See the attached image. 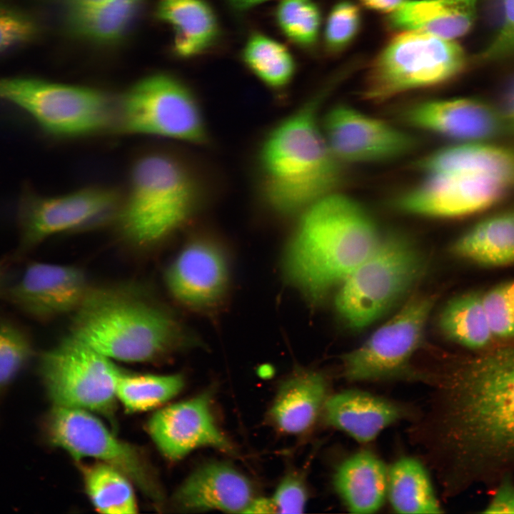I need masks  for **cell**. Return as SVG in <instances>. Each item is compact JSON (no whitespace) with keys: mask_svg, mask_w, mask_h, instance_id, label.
Segmentation results:
<instances>
[{"mask_svg":"<svg viewBox=\"0 0 514 514\" xmlns=\"http://www.w3.org/2000/svg\"><path fill=\"white\" fill-rule=\"evenodd\" d=\"M418 167L424 174L476 171L514 185V152L489 145L465 143L440 148L422 159Z\"/></svg>","mask_w":514,"mask_h":514,"instance_id":"cell-28","label":"cell"},{"mask_svg":"<svg viewBox=\"0 0 514 514\" xmlns=\"http://www.w3.org/2000/svg\"><path fill=\"white\" fill-rule=\"evenodd\" d=\"M249 480L223 463H208L196 470L174 496L181 508L244 513L254 498Z\"/></svg>","mask_w":514,"mask_h":514,"instance_id":"cell-20","label":"cell"},{"mask_svg":"<svg viewBox=\"0 0 514 514\" xmlns=\"http://www.w3.org/2000/svg\"><path fill=\"white\" fill-rule=\"evenodd\" d=\"M387 495L399 513L442 512L425 468L412 457L400 458L388 470Z\"/></svg>","mask_w":514,"mask_h":514,"instance_id":"cell-29","label":"cell"},{"mask_svg":"<svg viewBox=\"0 0 514 514\" xmlns=\"http://www.w3.org/2000/svg\"><path fill=\"white\" fill-rule=\"evenodd\" d=\"M441 333L450 341L469 348H478L493 337L482 296L470 293L446 303L438 319Z\"/></svg>","mask_w":514,"mask_h":514,"instance_id":"cell-30","label":"cell"},{"mask_svg":"<svg viewBox=\"0 0 514 514\" xmlns=\"http://www.w3.org/2000/svg\"><path fill=\"white\" fill-rule=\"evenodd\" d=\"M231 3L238 9H248L263 3L268 0H229Z\"/></svg>","mask_w":514,"mask_h":514,"instance_id":"cell-47","label":"cell"},{"mask_svg":"<svg viewBox=\"0 0 514 514\" xmlns=\"http://www.w3.org/2000/svg\"><path fill=\"white\" fill-rule=\"evenodd\" d=\"M34 354L29 333L16 323L0 318V402Z\"/></svg>","mask_w":514,"mask_h":514,"instance_id":"cell-34","label":"cell"},{"mask_svg":"<svg viewBox=\"0 0 514 514\" xmlns=\"http://www.w3.org/2000/svg\"><path fill=\"white\" fill-rule=\"evenodd\" d=\"M123 131L201 144L208 139L204 118L193 94L165 75L147 76L133 84L120 104Z\"/></svg>","mask_w":514,"mask_h":514,"instance_id":"cell-10","label":"cell"},{"mask_svg":"<svg viewBox=\"0 0 514 514\" xmlns=\"http://www.w3.org/2000/svg\"><path fill=\"white\" fill-rule=\"evenodd\" d=\"M243 58L253 73L273 89L286 86L294 74L295 64L289 51L263 34L250 37L244 47Z\"/></svg>","mask_w":514,"mask_h":514,"instance_id":"cell-33","label":"cell"},{"mask_svg":"<svg viewBox=\"0 0 514 514\" xmlns=\"http://www.w3.org/2000/svg\"><path fill=\"white\" fill-rule=\"evenodd\" d=\"M450 251L483 266L514 263V211L479 222L453 243Z\"/></svg>","mask_w":514,"mask_h":514,"instance_id":"cell-27","label":"cell"},{"mask_svg":"<svg viewBox=\"0 0 514 514\" xmlns=\"http://www.w3.org/2000/svg\"><path fill=\"white\" fill-rule=\"evenodd\" d=\"M121 201L114 189L103 186L51 197L24 189L18 206L19 241L11 255L13 262L23 261L50 236L115 219Z\"/></svg>","mask_w":514,"mask_h":514,"instance_id":"cell-11","label":"cell"},{"mask_svg":"<svg viewBox=\"0 0 514 514\" xmlns=\"http://www.w3.org/2000/svg\"><path fill=\"white\" fill-rule=\"evenodd\" d=\"M486 513H514V485L505 483L497 490Z\"/></svg>","mask_w":514,"mask_h":514,"instance_id":"cell-41","label":"cell"},{"mask_svg":"<svg viewBox=\"0 0 514 514\" xmlns=\"http://www.w3.org/2000/svg\"><path fill=\"white\" fill-rule=\"evenodd\" d=\"M395 201L400 211L429 218H457L496 203L510 186L496 176L470 170L425 174Z\"/></svg>","mask_w":514,"mask_h":514,"instance_id":"cell-14","label":"cell"},{"mask_svg":"<svg viewBox=\"0 0 514 514\" xmlns=\"http://www.w3.org/2000/svg\"><path fill=\"white\" fill-rule=\"evenodd\" d=\"M109 0H61L64 9L82 6L89 4L99 3Z\"/></svg>","mask_w":514,"mask_h":514,"instance_id":"cell-46","label":"cell"},{"mask_svg":"<svg viewBox=\"0 0 514 514\" xmlns=\"http://www.w3.org/2000/svg\"><path fill=\"white\" fill-rule=\"evenodd\" d=\"M183 379L178 374L133 375L121 371L116 395L125 408L131 412L149 410L176 395L183 388Z\"/></svg>","mask_w":514,"mask_h":514,"instance_id":"cell-32","label":"cell"},{"mask_svg":"<svg viewBox=\"0 0 514 514\" xmlns=\"http://www.w3.org/2000/svg\"><path fill=\"white\" fill-rule=\"evenodd\" d=\"M359 8L349 1H341L331 9L326 21L325 41L331 51L346 47L358 34L361 26Z\"/></svg>","mask_w":514,"mask_h":514,"instance_id":"cell-37","label":"cell"},{"mask_svg":"<svg viewBox=\"0 0 514 514\" xmlns=\"http://www.w3.org/2000/svg\"><path fill=\"white\" fill-rule=\"evenodd\" d=\"M244 513H273L277 512L271 498H253Z\"/></svg>","mask_w":514,"mask_h":514,"instance_id":"cell-43","label":"cell"},{"mask_svg":"<svg viewBox=\"0 0 514 514\" xmlns=\"http://www.w3.org/2000/svg\"><path fill=\"white\" fill-rule=\"evenodd\" d=\"M45 424L52 445L64 449L75 459L94 458L116 468L149 498L161 500L159 485L142 454L117 438L91 412L54 405Z\"/></svg>","mask_w":514,"mask_h":514,"instance_id":"cell-13","label":"cell"},{"mask_svg":"<svg viewBox=\"0 0 514 514\" xmlns=\"http://www.w3.org/2000/svg\"><path fill=\"white\" fill-rule=\"evenodd\" d=\"M90 288L79 268L33 261L14 284L0 289V298L28 317L46 322L74 313Z\"/></svg>","mask_w":514,"mask_h":514,"instance_id":"cell-17","label":"cell"},{"mask_svg":"<svg viewBox=\"0 0 514 514\" xmlns=\"http://www.w3.org/2000/svg\"><path fill=\"white\" fill-rule=\"evenodd\" d=\"M281 29L292 41L301 45L313 44L318 36L321 15L311 0H282L276 11Z\"/></svg>","mask_w":514,"mask_h":514,"instance_id":"cell-35","label":"cell"},{"mask_svg":"<svg viewBox=\"0 0 514 514\" xmlns=\"http://www.w3.org/2000/svg\"><path fill=\"white\" fill-rule=\"evenodd\" d=\"M383 235L355 200L332 192L302 212L283 258L286 278L320 303L376 248Z\"/></svg>","mask_w":514,"mask_h":514,"instance_id":"cell-2","label":"cell"},{"mask_svg":"<svg viewBox=\"0 0 514 514\" xmlns=\"http://www.w3.org/2000/svg\"><path fill=\"white\" fill-rule=\"evenodd\" d=\"M404 118L417 128L463 141L490 138L502 125L492 109L472 99L423 101L407 109Z\"/></svg>","mask_w":514,"mask_h":514,"instance_id":"cell-19","label":"cell"},{"mask_svg":"<svg viewBox=\"0 0 514 514\" xmlns=\"http://www.w3.org/2000/svg\"><path fill=\"white\" fill-rule=\"evenodd\" d=\"M156 16L173 32V50L191 57L207 49L218 34L213 11L203 0H159Z\"/></svg>","mask_w":514,"mask_h":514,"instance_id":"cell-25","label":"cell"},{"mask_svg":"<svg viewBox=\"0 0 514 514\" xmlns=\"http://www.w3.org/2000/svg\"><path fill=\"white\" fill-rule=\"evenodd\" d=\"M363 6L371 10L392 13L395 11L405 0H360Z\"/></svg>","mask_w":514,"mask_h":514,"instance_id":"cell-42","label":"cell"},{"mask_svg":"<svg viewBox=\"0 0 514 514\" xmlns=\"http://www.w3.org/2000/svg\"><path fill=\"white\" fill-rule=\"evenodd\" d=\"M141 0H109L64 9L70 34L85 40L108 44L124 36L136 20Z\"/></svg>","mask_w":514,"mask_h":514,"instance_id":"cell-26","label":"cell"},{"mask_svg":"<svg viewBox=\"0 0 514 514\" xmlns=\"http://www.w3.org/2000/svg\"><path fill=\"white\" fill-rule=\"evenodd\" d=\"M478 0H405L390 14V25L403 31H424L453 40L467 34Z\"/></svg>","mask_w":514,"mask_h":514,"instance_id":"cell-22","label":"cell"},{"mask_svg":"<svg viewBox=\"0 0 514 514\" xmlns=\"http://www.w3.org/2000/svg\"><path fill=\"white\" fill-rule=\"evenodd\" d=\"M333 485L348 511L375 513L387 496L388 469L374 453L361 450L338 466Z\"/></svg>","mask_w":514,"mask_h":514,"instance_id":"cell-24","label":"cell"},{"mask_svg":"<svg viewBox=\"0 0 514 514\" xmlns=\"http://www.w3.org/2000/svg\"><path fill=\"white\" fill-rule=\"evenodd\" d=\"M321 95L305 103L267 135L259 153L263 197L279 214L303 212L333 192L339 161L318 121Z\"/></svg>","mask_w":514,"mask_h":514,"instance_id":"cell-4","label":"cell"},{"mask_svg":"<svg viewBox=\"0 0 514 514\" xmlns=\"http://www.w3.org/2000/svg\"><path fill=\"white\" fill-rule=\"evenodd\" d=\"M0 100L27 112L47 133L62 138L96 134L111 126V100L102 91L35 78H0Z\"/></svg>","mask_w":514,"mask_h":514,"instance_id":"cell-8","label":"cell"},{"mask_svg":"<svg viewBox=\"0 0 514 514\" xmlns=\"http://www.w3.org/2000/svg\"><path fill=\"white\" fill-rule=\"evenodd\" d=\"M322 126L327 143L339 162L394 159L415 146L414 138L405 131L346 105L332 108Z\"/></svg>","mask_w":514,"mask_h":514,"instance_id":"cell-16","label":"cell"},{"mask_svg":"<svg viewBox=\"0 0 514 514\" xmlns=\"http://www.w3.org/2000/svg\"><path fill=\"white\" fill-rule=\"evenodd\" d=\"M38 29L34 19L27 14L0 5V53L34 39Z\"/></svg>","mask_w":514,"mask_h":514,"instance_id":"cell-38","label":"cell"},{"mask_svg":"<svg viewBox=\"0 0 514 514\" xmlns=\"http://www.w3.org/2000/svg\"><path fill=\"white\" fill-rule=\"evenodd\" d=\"M198 188L188 167L162 150L145 152L132 163L128 186L115 217L120 236L148 248L171 236L191 218Z\"/></svg>","mask_w":514,"mask_h":514,"instance_id":"cell-5","label":"cell"},{"mask_svg":"<svg viewBox=\"0 0 514 514\" xmlns=\"http://www.w3.org/2000/svg\"><path fill=\"white\" fill-rule=\"evenodd\" d=\"M466 64L462 48L453 40L420 31H403L371 64L363 97L383 102L403 93L446 83Z\"/></svg>","mask_w":514,"mask_h":514,"instance_id":"cell-7","label":"cell"},{"mask_svg":"<svg viewBox=\"0 0 514 514\" xmlns=\"http://www.w3.org/2000/svg\"><path fill=\"white\" fill-rule=\"evenodd\" d=\"M84 477L87 494L99 512L107 514L136 512L131 480L120 470L100 462L86 468Z\"/></svg>","mask_w":514,"mask_h":514,"instance_id":"cell-31","label":"cell"},{"mask_svg":"<svg viewBox=\"0 0 514 514\" xmlns=\"http://www.w3.org/2000/svg\"><path fill=\"white\" fill-rule=\"evenodd\" d=\"M482 298L493 336L514 337V281L492 288Z\"/></svg>","mask_w":514,"mask_h":514,"instance_id":"cell-36","label":"cell"},{"mask_svg":"<svg viewBox=\"0 0 514 514\" xmlns=\"http://www.w3.org/2000/svg\"><path fill=\"white\" fill-rule=\"evenodd\" d=\"M327 383L318 372L299 371L280 386L270 409L275 426L288 434H301L315 423L327 399Z\"/></svg>","mask_w":514,"mask_h":514,"instance_id":"cell-23","label":"cell"},{"mask_svg":"<svg viewBox=\"0 0 514 514\" xmlns=\"http://www.w3.org/2000/svg\"><path fill=\"white\" fill-rule=\"evenodd\" d=\"M14 263L11 256L0 259V288L7 275L11 263Z\"/></svg>","mask_w":514,"mask_h":514,"instance_id":"cell-45","label":"cell"},{"mask_svg":"<svg viewBox=\"0 0 514 514\" xmlns=\"http://www.w3.org/2000/svg\"><path fill=\"white\" fill-rule=\"evenodd\" d=\"M323 410L327 423L360 443L373 440L405 414L398 404L358 390L328 397Z\"/></svg>","mask_w":514,"mask_h":514,"instance_id":"cell-21","label":"cell"},{"mask_svg":"<svg viewBox=\"0 0 514 514\" xmlns=\"http://www.w3.org/2000/svg\"><path fill=\"white\" fill-rule=\"evenodd\" d=\"M70 334L112 360H161L193 341L171 310L135 286L91 287Z\"/></svg>","mask_w":514,"mask_h":514,"instance_id":"cell-3","label":"cell"},{"mask_svg":"<svg viewBox=\"0 0 514 514\" xmlns=\"http://www.w3.org/2000/svg\"><path fill=\"white\" fill-rule=\"evenodd\" d=\"M271 499L277 513H302L307 501V491L303 480L297 474L286 475Z\"/></svg>","mask_w":514,"mask_h":514,"instance_id":"cell-40","label":"cell"},{"mask_svg":"<svg viewBox=\"0 0 514 514\" xmlns=\"http://www.w3.org/2000/svg\"><path fill=\"white\" fill-rule=\"evenodd\" d=\"M229 269L223 248L213 240L196 237L178 251L164 273L165 286L181 306L213 314L224 305Z\"/></svg>","mask_w":514,"mask_h":514,"instance_id":"cell-15","label":"cell"},{"mask_svg":"<svg viewBox=\"0 0 514 514\" xmlns=\"http://www.w3.org/2000/svg\"><path fill=\"white\" fill-rule=\"evenodd\" d=\"M512 55H514V0H501L500 25L482 52L481 59L492 61Z\"/></svg>","mask_w":514,"mask_h":514,"instance_id":"cell-39","label":"cell"},{"mask_svg":"<svg viewBox=\"0 0 514 514\" xmlns=\"http://www.w3.org/2000/svg\"><path fill=\"white\" fill-rule=\"evenodd\" d=\"M427 268L426 257L411 239L396 233L383 235L338 287V316L352 330L368 327L410 291Z\"/></svg>","mask_w":514,"mask_h":514,"instance_id":"cell-6","label":"cell"},{"mask_svg":"<svg viewBox=\"0 0 514 514\" xmlns=\"http://www.w3.org/2000/svg\"><path fill=\"white\" fill-rule=\"evenodd\" d=\"M437 296L412 297L359 347L343 356L344 377L380 381L408 375L410 361L420 346Z\"/></svg>","mask_w":514,"mask_h":514,"instance_id":"cell-12","label":"cell"},{"mask_svg":"<svg viewBox=\"0 0 514 514\" xmlns=\"http://www.w3.org/2000/svg\"><path fill=\"white\" fill-rule=\"evenodd\" d=\"M503 111L509 124H514V80L503 95Z\"/></svg>","mask_w":514,"mask_h":514,"instance_id":"cell-44","label":"cell"},{"mask_svg":"<svg viewBox=\"0 0 514 514\" xmlns=\"http://www.w3.org/2000/svg\"><path fill=\"white\" fill-rule=\"evenodd\" d=\"M39 371L54 405L112 417L122 371L112 359L69 333L40 355Z\"/></svg>","mask_w":514,"mask_h":514,"instance_id":"cell-9","label":"cell"},{"mask_svg":"<svg viewBox=\"0 0 514 514\" xmlns=\"http://www.w3.org/2000/svg\"><path fill=\"white\" fill-rule=\"evenodd\" d=\"M510 126L514 131V124H510Z\"/></svg>","mask_w":514,"mask_h":514,"instance_id":"cell-48","label":"cell"},{"mask_svg":"<svg viewBox=\"0 0 514 514\" xmlns=\"http://www.w3.org/2000/svg\"><path fill=\"white\" fill-rule=\"evenodd\" d=\"M148 430L159 450L172 460L201 447L233 451L213 418L210 392L157 411L150 418Z\"/></svg>","mask_w":514,"mask_h":514,"instance_id":"cell-18","label":"cell"},{"mask_svg":"<svg viewBox=\"0 0 514 514\" xmlns=\"http://www.w3.org/2000/svg\"><path fill=\"white\" fill-rule=\"evenodd\" d=\"M434 445L457 459L514 453V348L437 379Z\"/></svg>","mask_w":514,"mask_h":514,"instance_id":"cell-1","label":"cell"}]
</instances>
